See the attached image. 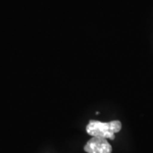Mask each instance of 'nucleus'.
Here are the masks:
<instances>
[{
  "mask_svg": "<svg viewBox=\"0 0 153 153\" xmlns=\"http://www.w3.org/2000/svg\"><path fill=\"white\" fill-rule=\"evenodd\" d=\"M87 153H111L112 147L106 139L92 137L84 148Z\"/></svg>",
  "mask_w": 153,
  "mask_h": 153,
  "instance_id": "f03ea898",
  "label": "nucleus"
},
{
  "mask_svg": "<svg viewBox=\"0 0 153 153\" xmlns=\"http://www.w3.org/2000/svg\"><path fill=\"white\" fill-rule=\"evenodd\" d=\"M121 128L122 124L117 120L108 123L91 120L87 126L86 131L91 136L114 140L115 134L118 133Z\"/></svg>",
  "mask_w": 153,
  "mask_h": 153,
  "instance_id": "f257e3e1",
  "label": "nucleus"
}]
</instances>
